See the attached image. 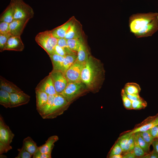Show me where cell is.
<instances>
[{"label": "cell", "instance_id": "cell-1", "mask_svg": "<svg viewBox=\"0 0 158 158\" xmlns=\"http://www.w3.org/2000/svg\"><path fill=\"white\" fill-rule=\"evenodd\" d=\"M129 27L131 32L137 38L152 36L158 30V13H137L129 17Z\"/></svg>", "mask_w": 158, "mask_h": 158}, {"label": "cell", "instance_id": "cell-2", "mask_svg": "<svg viewBox=\"0 0 158 158\" xmlns=\"http://www.w3.org/2000/svg\"><path fill=\"white\" fill-rule=\"evenodd\" d=\"M105 78V70L100 61L91 56L84 64L80 80L88 90L97 91L102 86Z\"/></svg>", "mask_w": 158, "mask_h": 158}, {"label": "cell", "instance_id": "cell-3", "mask_svg": "<svg viewBox=\"0 0 158 158\" xmlns=\"http://www.w3.org/2000/svg\"><path fill=\"white\" fill-rule=\"evenodd\" d=\"M35 40L49 55L54 54V48L57 44L58 39L54 36L51 30L39 32L36 36Z\"/></svg>", "mask_w": 158, "mask_h": 158}, {"label": "cell", "instance_id": "cell-4", "mask_svg": "<svg viewBox=\"0 0 158 158\" xmlns=\"http://www.w3.org/2000/svg\"><path fill=\"white\" fill-rule=\"evenodd\" d=\"M10 4L13 11L14 20L30 19L33 17L34 13L33 9L23 0H11Z\"/></svg>", "mask_w": 158, "mask_h": 158}, {"label": "cell", "instance_id": "cell-5", "mask_svg": "<svg viewBox=\"0 0 158 158\" xmlns=\"http://www.w3.org/2000/svg\"><path fill=\"white\" fill-rule=\"evenodd\" d=\"M88 90L85 85L81 81L68 83L60 94L69 103L76 98Z\"/></svg>", "mask_w": 158, "mask_h": 158}, {"label": "cell", "instance_id": "cell-6", "mask_svg": "<svg viewBox=\"0 0 158 158\" xmlns=\"http://www.w3.org/2000/svg\"><path fill=\"white\" fill-rule=\"evenodd\" d=\"M69 103L60 94L55 95L52 107L49 112L42 117L43 119H52L62 114L67 109Z\"/></svg>", "mask_w": 158, "mask_h": 158}, {"label": "cell", "instance_id": "cell-7", "mask_svg": "<svg viewBox=\"0 0 158 158\" xmlns=\"http://www.w3.org/2000/svg\"><path fill=\"white\" fill-rule=\"evenodd\" d=\"M49 75L51 77L57 93L61 94L68 84L64 74L61 71L52 70Z\"/></svg>", "mask_w": 158, "mask_h": 158}, {"label": "cell", "instance_id": "cell-8", "mask_svg": "<svg viewBox=\"0 0 158 158\" xmlns=\"http://www.w3.org/2000/svg\"><path fill=\"white\" fill-rule=\"evenodd\" d=\"M84 65L76 60L66 71L64 75L68 83L81 81V73Z\"/></svg>", "mask_w": 158, "mask_h": 158}, {"label": "cell", "instance_id": "cell-9", "mask_svg": "<svg viewBox=\"0 0 158 158\" xmlns=\"http://www.w3.org/2000/svg\"><path fill=\"white\" fill-rule=\"evenodd\" d=\"M14 134L9 126L5 123L3 118L0 115V142L10 145L12 141Z\"/></svg>", "mask_w": 158, "mask_h": 158}, {"label": "cell", "instance_id": "cell-10", "mask_svg": "<svg viewBox=\"0 0 158 158\" xmlns=\"http://www.w3.org/2000/svg\"><path fill=\"white\" fill-rule=\"evenodd\" d=\"M35 90L44 92L48 95H55L57 94L49 74L40 82Z\"/></svg>", "mask_w": 158, "mask_h": 158}, {"label": "cell", "instance_id": "cell-11", "mask_svg": "<svg viewBox=\"0 0 158 158\" xmlns=\"http://www.w3.org/2000/svg\"><path fill=\"white\" fill-rule=\"evenodd\" d=\"M11 104L10 108L17 107L28 104L30 99V96L21 92L10 93Z\"/></svg>", "mask_w": 158, "mask_h": 158}, {"label": "cell", "instance_id": "cell-12", "mask_svg": "<svg viewBox=\"0 0 158 158\" xmlns=\"http://www.w3.org/2000/svg\"><path fill=\"white\" fill-rule=\"evenodd\" d=\"M29 20V19L14 20L10 23L9 33L11 35L20 36Z\"/></svg>", "mask_w": 158, "mask_h": 158}, {"label": "cell", "instance_id": "cell-13", "mask_svg": "<svg viewBox=\"0 0 158 158\" xmlns=\"http://www.w3.org/2000/svg\"><path fill=\"white\" fill-rule=\"evenodd\" d=\"M24 48V45L20 36H11L6 44L4 51H22Z\"/></svg>", "mask_w": 158, "mask_h": 158}, {"label": "cell", "instance_id": "cell-14", "mask_svg": "<svg viewBox=\"0 0 158 158\" xmlns=\"http://www.w3.org/2000/svg\"><path fill=\"white\" fill-rule=\"evenodd\" d=\"M0 89L9 93L18 92L22 91L12 82L6 79L2 76L0 77Z\"/></svg>", "mask_w": 158, "mask_h": 158}, {"label": "cell", "instance_id": "cell-15", "mask_svg": "<svg viewBox=\"0 0 158 158\" xmlns=\"http://www.w3.org/2000/svg\"><path fill=\"white\" fill-rule=\"evenodd\" d=\"M58 140L59 138L57 135L50 136L45 141L44 144L39 147V150L43 153L51 154L54 143Z\"/></svg>", "mask_w": 158, "mask_h": 158}, {"label": "cell", "instance_id": "cell-16", "mask_svg": "<svg viewBox=\"0 0 158 158\" xmlns=\"http://www.w3.org/2000/svg\"><path fill=\"white\" fill-rule=\"evenodd\" d=\"M72 22L69 21L51 30L52 34L57 39L65 38Z\"/></svg>", "mask_w": 158, "mask_h": 158}, {"label": "cell", "instance_id": "cell-17", "mask_svg": "<svg viewBox=\"0 0 158 158\" xmlns=\"http://www.w3.org/2000/svg\"><path fill=\"white\" fill-rule=\"evenodd\" d=\"M77 52L76 60L81 63L84 64L90 56L87 48L83 41L81 43Z\"/></svg>", "mask_w": 158, "mask_h": 158}, {"label": "cell", "instance_id": "cell-18", "mask_svg": "<svg viewBox=\"0 0 158 158\" xmlns=\"http://www.w3.org/2000/svg\"><path fill=\"white\" fill-rule=\"evenodd\" d=\"M157 125H158V116L147 123L137 127L125 134L131 135L137 132L145 131Z\"/></svg>", "mask_w": 158, "mask_h": 158}, {"label": "cell", "instance_id": "cell-19", "mask_svg": "<svg viewBox=\"0 0 158 158\" xmlns=\"http://www.w3.org/2000/svg\"><path fill=\"white\" fill-rule=\"evenodd\" d=\"M14 20V13L12 7L9 4L0 15V22L10 23Z\"/></svg>", "mask_w": 158, "mask_h": 158}, {"label": "cell", "instance_id": "cell-20", "mask_svg": "<svg viewBox=\"0 0 158 158\" xmlns=\"http://www.w3.org/2000/svg\"><path fill=\"white\" fill-rule=\"evenodd\" d=\"M23 146L32 156L39 147L36 143L29 136L24 139Z\"/></svg>", "mask_w": 158, "mask_h": 158}, {"label": "cell", "instance_id": "cell-21", "mask_svg": "<svg viewBox=\"0 0 158 158\" xmlns=\"http://www.w3.org/2000/svg\"><path fill=\"white\" fill-rule=\"evenodd\" d=\"M36 109H39L47 102L48 95L44 92L35 90Z\"/></svg>", "mask_w": 158, "mask_h": 158}, {"label": "cell", "instance_id": "cell-22", "mask_svg": "<svg viewBox=\"0 0 158 158\" xmlns=\"http://www.w3.org/2000/svg\"><path fill=\"white\" fill-rule=\"evenodd\" d=\"M55 95H49L47 102L37 110L42 117L47 114L50 111L53 104Z\"/></svg>", "mask_w": 158, "mask_h": 158}, {"label": "cell", "instance_id": "cell-23", "mask_svg": "<svg viewBox=\"0 0 158 158\" xmlns=\"http://www.w3.org/2000/svg\"><path fill=\"white\" fill-rule=\"evenodd\" d=\"M49 56L52 64L53 70L61 71L64 57L55 54Z\"/></svg>", "mask_w": 158, "mask_h": 158}, {"label": "cell", "instance_id": "cell-24", "mask_svg": "<svg viewBox=\"0 0 158 158\" xmlns=\"http://www.w3.org/2000/svg\"><path fill=\"white\" fill-rule=\"evenodd\" d=\"M81 33L78 26L72 22L66 33L65 38L66 40L80 38Z\"/></svg>", "mask_w": 158, "mask_h": 158}, {"label": "cell", "instance_id": "cell-25", "mask_svg": "<svg viewBox=\"0 0 158 158\" xmlns=\"http://www.w3.org/2000/svg\"><path fill=\"white\" fill-rule=\"evenodd\" d=\"M77 54H67L64 57L61 71L64 74L66 71L75 62L77 58Z\"/></svg>", "mask_w": 158, "mask_h": 158}, {"label": "cell", "instance_id": "cell-26", "mask_svg": "<svg viewBox=\"0 0 158 158\" xmlns=\"http://www.w3.org/2000/svg\"><path fill=\"white\" fill-rule=\"evenodd\" d=\"M123 89L126 93L130 94H139L141 91L140 85L134 83H126Z\"/></svg>", "mask_w": 158, "mask_h": 158}, {"label": "cell", "instance_id": "cell-27", "mask_svg": "<svg viewBox=\"0 0 158 158\" xmlns=\"http://www.w3.org/2000/svg\"><path fill=\"white\" fill-rule=\"evenodd\" d=\"M11 100L10 93L0 89V104L6 108H10Z\"/></svg>", "mask_w": 158, "mask_h": 158}, {"label": "cell", "instance_id": "cell-28", "mask_svg": "<svg viewBox=\"0 0 158 158\" xmlns=\"http://www.w3.org/2000/svg\"><path fill=\"white\" fill-rule=\"evenodd\" d=\"M57 44L61 47L66 51L67 54H77L76 51H73L69 48L65 38H60L58 39Z\"/></svg>", "mask_w": 158, "mask_h": 158}, {"label": "cell", "instance_id": "cell-29", "mask_svg": "<svg viewBox=\"0 0 158 158\" xmlns=\"http://www.w3.org/2000/svg\"><path fill=\"white\" fill-rule=\"evenodd\" d=\"M68 45L71 49L77 52L83 41L81 38L66 40Z\"/></svg>", "mask_w": 158, "mask_h": 158}, {"label": "cell", "instance_id": "cell-30", "mask_svg": "<svg viewBox=\"0 0 158 158\" xmlns=\"http://www.w3.org/2000/svg\"><path fill=\"white\" fill-rule=\"evenodd\" d=\"M135 133L138 140V143L144 151L147 154L149 153L150 145L145 141L141 136L140 132H137Z\"/></svg>", "mask_w": 158, "mask_h": 158}, {"label": "cell", "instance_id": "cell-31", "mask_svg": "<svg viewBox=\"0 0 158 158\" xmlns=\"http://www.w3.org/2000/svg\"><path fill=\"white\" fill-rule=\"evenodd\" d=\"M135 145L133 151L136 157L142 158L147 154L145 152L139 145L138 141L137 136L135 133Z\"/></svg>", "mask_w": 158, "mask_h": 158}, {"label": "cell", "instance_id": "cell-32", "mask_svg": "<svg viewBox=\"0 0 158 158\" xmlns=\"http://www.w3.org/2000/svg\"><path fill=\"white\" fill-rule=\"evenodd\" d=\"M135 133L131 135L128 142L125 145L123 152L124 153L133 150L135 145Z\"/></svg>", "mask_w": 158, "mask_h": 158}, {"label": "cell", "instance_id": "cell-33", "mask_svg": "<svg viewBox=\"0 0 158 158\" xmlns=\"http://www.w3.org/2000/svg\"><path fill=\"white\" fill-rule=\"evenodd\" d=\"M133 109L139 110L145 108L147 106L146 102L141 98V99L132 101Z\"/></svg>", "mask_w": 158, "mask_h": 158}, {"label": "cell", "instance_id": "cell-34", "mask_svg": "<svg viewBox=\"0 0 158 158\" xmlns=\"http://www.w3.org/2000/svg\"><path fill=\"white\" fill-rule=\"evenodd\" d=\"M121 95L124 107L127 109H133L132 101L128 97L123 89L121 90Z\"/></svg>", "mask_w": 158, "mask_h": 158}, {"label": "cell", "instance_id": "cell-35", "mask_svg": "<svg viewBox=\"0 0 158 158\" xmlns=\"http://www.w3.org/2000/svg\"><path fill=\"white\" fill-rule=\"evenodd\" d=\"M10 33L0 34V51H4V48L9 37L11 36Z\"/></svg>", "mask_w": 158, "mask_h": 158}, {"label": "cell", "instance_id": "cell-36", "mask_svg": "<svg viewBox=\"0 0 158 158\" xmlns=\"http://www.w3.org/2000/svg\"><path fill=\"white\" fill-rule=\"evenodd\" d=\"M139 132L144 140L150 145H152L154 138L152 135L149 129L145 131Z\"/></svg>", "mask_w": 158, "mask_h": 158}, {"label": "cell", "instance_id": "cell-37", "mask_svg": "<svg viewBox=\"0 0 158 158\" xmlns=\"http://www.w3.org/2000/svg\"><path fill=\"white\" fill-rule=\"evenodd\" d=\"M18 150L19 153L16 158H31L33 156L23 146L21 148L18 149Z\"/></svg>", "mask_w": 158, "mask_h": 158}, {"label": "cell", "instance_id": "cell-38", "mask_svg": "<svg viewBox=\"0 0 158 158\" xmlns=\"http://www.w3.org/2000/svg\"><path fill=\"white\" fill-rule=\"evenodd\" d=\"M131 135L130 134L125 133L119 138V140L117 142L121 146L123 151L125 145Z\"/></svg>", "mask_w": 158, "mask_h": 158}, {"label": "cell", "instance_id": "cell-39", "mask_svg": "<svg viewBox=\"0 0 158 158\" xmlns=\"http://www.w3.org/2000/svg\"><path fill=\"white\" fill-rule=\"evenodd\" d=\"M122 152V149L117 142L112 148L109 154V157L114 155L121 154Z\"/></svg>", "mask_w": 158, "mask_h": 158}, {"label": "cell", "instance_id": "cell-40", "mask_svg": "<svg viewBox=\"0 0 158 158\" xmlns=\"http://www.w3.org/2000/svg\"><path fill=\"white\" fill-rule=\"evenodd\" d=\"M9 23L4 22H0V34L9 33Z\"/></svg>", "mask_w": 158, "mask_h": 158}, {"label": "cell", "instance_id": "cell-41", "mask_svg": "<svg viewBox=\"0 0 158 158\" xmlns=\"http://www.w3.org/2000/svg\"><path fill=\"white\" fill-rule=\"evenodd\" d=\"M33 158H51V154L41 152L38 149L36 151L32 156Z\"/></svg>", "mask_w": 158, "mask_h": 158}, {"label": "cell", "instance_id": "cell-42", "mask_svg": "<svg viewBox=\"0 0 158 158\" xmlns=\"http://www.w3.org/2000/svg\"><path fill=\"white\" fill-rule=\"evenodd\" d=\"M12 148V147L10 145L0 142V154L7 152Z\"/></svg>", "mask_w": 158, "mask_h": 158}, {"label": "cell", "instance_id": "cell-43", "mask_svg": "<svg viewBox=\"0 0 158 158\" xmlns=\"http://www.w3.org/2000/svg\"><path fill=\"white\" fill-rule=\"evenodd\" d=\"M54 54H55L64 57L67 54L65 50L58 44L55 47L54 51Z\"/></svg>", "mask_w": 158, "mask_h": 158}, {"label": "cell", "instance_id": "cell-44", "mask_svg": "<svg viewBox=\"0 0 158 158\" xmlns=\"http://www.w3.org/2000/svg\"><path fill=\"white\" fill-rule=\"evenodd\" d=\"M142 158H158V153L154 149L151 152L146 154Z\"/></svg>", "mask_w": 158, "mask_h": 158}, {"label": "cell", "instance_id": "cell-45", "mask_svg": "<svg viewBox=\"0 0 158 158\" xmlns=\"http://www.w3.org/2000/svg\"><path fill=\"white\" fill-rule=\"evenodd\" d=\"M158 125H155L149 129L150 133L154 138H157V127Z\"/></svg>", "mask_w": 158, "mask_h": 158}, {"label": "cell", "instance_id": "cell-46", "mask_svg": "<svg viewBox=\"0 0 158 158\" xmlns=\"http://www.w3.org/2000/svg\"><path fill=\"white\" fill-rule=\"evenodd\" d=\"M126 94L130 100L131 101L139 99L141 98V97L139 96V94H130L126 93Z\"/></svg>", "mask_w": 158, "mask_h": 158}, {"label": "cell", "instance_id": "cell-47", "mask_svg": "<svg viewBox=\"0 0 158 158\" xmlns=\"http://www.w3.org/2000/svg\"><path fill=\"white\" fill-rule=\"evenodd\" d=\"M122 158H136L135 156L133 151H132L125 153L123 155H122Z\"/></svg>", "mask_w": 158, "mask_h": 158}, {"label": "cell", "instance_id": "cell-48", "mask_svg": "<svg viewBox=\"0 0 158 158\" xmlns=\"http://www.w3.org/2000/svg\"><path fill=\"white\" fill-rule=\"evenodd\" d=\"M152 145L154 149L158 153V141L157 140H154Z\"/></svg>", "mask_w": 158, "mask_h": 158}, {"label": "cell", "instance_id": "cell-49", "mask_svg": "<svg viewBox=\"0 0 158 158\" xmlns=\"http://www.w3.org/2000/svg\"><path fill=\"white\" fill-rule=\"evenodd\" d=\"M110 158H122L123 156L121 154L114 155L109 157Z\"/></svg>", "mask_w": 158, "mask_h": 158}, {"label": "cell", "instance_id": "cell-50", "mask_svg": "<svg viewBox=\"0 0 158 158\" xmlns=\"http://www.w3.org/2000/svg\"><path fill=\"white\" fill-rule=\"evenodd\" d=\"M157 132H158V135H157V138H158V127H157Z\"/></svg>", "mask_w": 158, "mask_h": 158}, {"label": "cell", "instance_id": "cell-51", "mask_svg": "<svg viewBox=\"0 0 158 158\" xmlns=\"http://www.w3.org/2000/svg\"><path fill=\"white\" fill-rule=\"evenodd\" d=\"M158 138V139H157V140H158V138Z\"/></svg>", "mask_w": 158, "mask_h": 158}]
</instances>
